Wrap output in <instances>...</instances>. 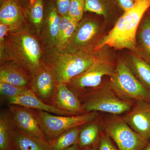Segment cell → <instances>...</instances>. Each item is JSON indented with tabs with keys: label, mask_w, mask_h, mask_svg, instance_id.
Masks as SVG:
<instances>
[{
	"label": "cell",
	"mask_w": 150,
	"mask_h": 150,
	"mask_svg": "<svg viewBox=\"0 0 150 150\" xmlns=\"http://www.w3.org/2000/svg\"><path fill=\"white\" fill-rule=\"evenodd\" d=\"M43 48L41 41L25 28L10 32L4 42L0 43L1 64L12 61L31 75L43 65Z\"/></svg>",
	"instance_id": "1"
},
{
	"label": "cell",
	"mask_w": 150,
	"mask_h": 150,
	"mask_svg": "<svg viewBox=\"0 0 150 150\" xmlns=\"http://www.w3.org/2000/svg\"><path fill=\"white\" fill-rule=\"evenodd\" d=\"M109 47L76 52L43 49V64L50 71L57 83H66L83 72L107 52Z\"/></svg>",
	"instance_id": "2"
},
{
	"label": "cell",
	"mask_w": 150,
	"mask_h": 150,
	"mask_svg": "<svg viewBox=\"0 0 150 150\" xmlns=\"http://www.w3.org/2000/svg\"><path fill=\"white\" fill-rule=\"evenodd\" d=\"M150 7V0H136L131 9L123 13L103 38L97 50L104 46L115 50L128 49L137 54L136 35L142 18Z\"/></svg>",
	"instance_id": "3"
},
{
	"label": "cell",
	"mask_w": 150,
	"mask_h": 150,
	"mask_svg": "<svg viewBox=\"0 0 150 150\" xmlns=\"http://www.w3.org/2000/svg\"><path fill=\"white\" fill-rule=\"evenodd\" d=\"M85 113L93 111L107 112L114 115L127 113L134 102L122 99L112 90L108 82L79 98Z\"/></svg>",
	"instance_id": "4"
},
{
	"label": "cell",
	"mask_w": 150,
	"mask_h": 150,
	"mask_svg": "<svg viewBox=\"0 0 150 150\" xmlns=\"http://www.w3.org/2000/svg\"><path fill=\"white\" fill-rule=\"evenodd\" d=\"M108 84L122 99L131 101H150V90L140 82L131 71L126 60H117Z\"/></svg>",
	"instance_id": "5"
},
{
	"label": "cell",
	"mask_w": 150,
	"mask_h": 150,
	"mask_svg": "<svg viewBox=\"0 0 150 150\" xmlns=\"http://www.w3.org/2000/svg\"><path fill=\"white\" fill-rule=\"evenodd\" d=\"M115 64L108 51L83 72L72 79L67 85L78 97L84 95L102 84L103 78L112 74Z\"/></svg>",
	"instance_id": "6"
},
{
	"label": "cell",
	"mask_w": 150,
	"mask_h": 150,
	"mask_svg": "<svg viewBox=\"0 0 150 150\" xmlns=\"http://www.w3.org/2000/svg\"><path fill=\"white\" fill-rule=\"evenodd\" d=\"M32 110L38 118L46 139L48 141L54 139L69 129L82 126L95 120L98 115V112L96 111L69 116L55 115L42 110Z\"/></svg>",
	"instance_id": "7"
},
{
	"label": "cell",
	"mask_w": 150,
	"mask_h": 150,
	"mask_svg": "<svg viewBox=\"0 0 150 150\" xmlns=\"http://www.w3.org/2000/svg\"><path fill=\"white\" fill-rule=\"evenodd\" d=\"M106 34H104L103 25L98 19L85 17L78 23L64 51L76 52L96 50Z\"/></svg>",
	"instance_id": "8"
},
{
	"label": "cell",
	"mask_w": 150,
	"mask_h": 150,
	"mask_svg": "<svg viewBox=\"0 0 150 150\" xmlns=\"http://www.w3.org/2000/svg\"><path fill=\"white\" fill-rule=\"evenodd\" d=\"M105 133L115 143L118 150H142L150 141L134 131L122 118L108 121Z\"/></svg>",
	"instance_id": "9"
},
{
	"label": "cell",
	"mask_w": 150,
	"mask_h": 150,
	"mask_svg": "<svg viewBox=\"0 0 150 150\" xmlns=\"http://www.w3.org/2000/svg\"><path fill=\"white\" fill-rule=\"evenodd\" d=\"M8 107V112L14 129L46 140L40 122L32 109L13 104H9Z\"/></svg>",
	"instance_id": "10"
},
{
	"label": "cell",
	"mask_w": 150,
	"mask_h": 150,
	"mask_svg": "<svg viewBox=\"0 0 150 150\" xmlns=\"http://www.w3.org/2000/svg\"><path fill=\"white\" fill-rule=\"evenodd\" d=\"M123 119L134 131L150 141V101H136Z\"/></svg>",
	"instance_id": "11"
},
{
	"label": "cell",
	"mask_w": 150,
	"mask_h": 150,
	"mask_svg": "<svg viewBox=\"0 0 150 150\" xmlns=\"http://www.w3.org/2000/svg\"><path fill=\"white\" fill-rule=\"evenodd\" d=\"M57 84L50 71L43 64L39 70L32 76L30 88L39 99L51 104Z\"/></svg>",
	"instance_id": "12"
},
{
	"label": "cell",
	"mask_w": 150,
	"mask_h": 150,
	"mask_svg": "<svg viewBox=\"0 0 150 150\" xmlns=\"http://www.w3.org/2000/svg\"><path fill=\"white\" fill-rule=\"evenodd\" d=\"M51 105L72 115L85 113L80 100L69 88L67 84H57Z\"/></svg>",
	"instance_id": "13"
},
{
	"label": "cell",
	"mask_w": 150,
	"mask_h": 150,
	"mask_svg": "<svg viewBox=\"0 0 150 150\" xmlns=\"http://www.w3.org/2000/svg\"><path fill=\"white\" fill-rule=\"evenodd\" d=\"M0 23L8 26L10 32H16L26 28L24 10L17 0H2Z\"/></svg>",
	"instance_id": "14"
},
{
	"label": "cell",
	"mask_w": 150,
	"mask_h": 150,
	"mask_svg": "<svg viewBox=\"0 0 150 150\" xmlns=\"http://www.w3.org/2000/svg\"><path fill=\"white\" fill-rule=\"evenodd\" d=\"M61 16L57 9L51 6L44 13L40 35L43 49L56 48L59 35Z\"/></svg>",
	"instance_id": "15"
},
{
	"label": "cell",
	"mask_w": 150,
	"mask_h": 150,
	"mask_svg": "<svg viewBox=\"0 0 150 150\" xmlns=\"http://www.w3.org/2000/svg\"><path fill=\"white\" fill-rule=\"evenodd\" d=\"M31 78L30 73L13 61H8L1 64L0 82L30 88Z\"/></svg>",
	"instance_id": "16"
},
{
	"label": "cell",
	"mask_w": 150,
	"mask_h": 150,
	"mask_svg": "<svg viewBox=\"0 0 150 150\" xmlns=\"http://www.w3.org/2000/svg\"><path fill=\"white\" fill-rule=\"evenodd\" d=\"M7 100L9 104L16 105L30 109L42 110L55 115H74L43 102L33 93L30 89L24 94Z\"/></svg>",
	"instance_id": "17"
},
{
	"label": "cell",
	"mask_w": 150,
	"mask_h": 150,
	"mask_svg": "<svg viewBox=\"0 0 150 150\" xmlns=\"http://www.w3.org/2000/svg\"><path fill=\"white\" fill-rule=\"evenodd\" d=\"M85 11L103 17L105 23L117 21L123 13L114 0H85Z\"/></svg>",
	"instance_id": "18"
},
{
	"label": "cell",
	"mask_w": 150,
	"mask_h": 150,
	"mask_svg": "<svg viewBox=\"0 0 150 150\" xmlns=\"http://www.w3.org/2000/svg\"><path fill=\"white\" fill-rule=\"evenodd\" d=\"M137 54L150 64V15L146 13L136 35Z\"/></svg>",
	"instance_id": "19"
},
{
	"label": "cell",
	"mask_w": 150,
	"mask_h": 150,
	"mask_svg": "<svg viewBox=\"0 0 150 150\" xmlns=\"http://www.w3.org/2000/svg\"><path fill=\"white\" fill-rule=\"evenodd\" d=\"M14 150H51L49 142L22 133L14 129L12 136Z\"/></svg>",
	"instance_id": "20"
},
{
	"label": "cell",
	"mask_w": 150,
	"mask_h": 150,
	"mask_svg": "<svg viewBox=\"0 0 150 150\" xmlns=\"http://www.w3.org/2000/svg\"><path fill=\"white\" fill-rule=\"evenodd\" d=\"M98 118L81 126L78 144L82 149L97 147L101 137V126Z\"/></svg>",
	"instance_id": "21"
},
{
	"label": "cell",
	"mask_w": 150,
	"mask_h": 150,
	"mask_svg": "<svg viewBox=\"0 0 150 150\" xmlns=\"http://www.w3.org/2000/svg\"><path fill=\"white\" fill-rule=\"evenodd\" d=\"M131 71L141 83L150 90V64L133 52L126 59Z\"/></svg>",
	"instance_id": "22"
},
{
	"label": "cell",
	"mask_w": 150,
	"mask_h": 150,
	"mask_svg": "<svg viewBox=\"0 0 150 150\" xmlns=\"http://www.w3.org/2000/svg\"><path fill=\"white\" fill-rule=\"evenodd\" d=\"M78 23L68 15L61 17L56 49L59 51H65Z\"/></svg>",
	"instance_id": "23"
},
{
	"label": "cell",
	"mask_w": 150,
	"mask_h": 150,
	"mask_svg": "<svg viewBox=\"0 0 150 150\" xmlns=\"http://www.w3.org/2000/svg\"><path fill=\"white\" fill-rule=\"evenodd\" d=\"M13 125L9 112H1L0 115V150H14L12 144Z\"/></svg>",
	"instance_id": "24"
},
{
	"label": "cell",
	"mask_w": 150,
	"mask_h": 150,
	"mask_svg": "<svg viewBox=\"0 0 150 150\" xmlns=\"http://www.w3.org/2000/svg\"><path fill=\"white\" fill-rule=\"evenodd\" d=\"M81 127V126H78L69 129L54 139L48 141L51 150H64L73 145L77 144Z\"/></svg>",
	"instance_id": "25"
},
{
	"label": "cell",
	"mask_w": 150,
	"mask_h": 150,
	"mask_svg": "<svg viewBox=\"0 0 150 150\" xmlns=\"http://www.w3.org/2000/svg\"><path fill=\"white\" fill-rule=\"evenodd\" d=\"M43 0H37L35 4L30 7V18L35 31L39 35L44 18Z\"/></svg>",
	"instance_id": "26"
},
{
	"label": "cell",
	"mask_w": 150,
	"mask_h": 150,
	"mask_svg": "<svg viewBox=\"0 0 150 150\" xmlns=\"http://www.w3.org/2000/svg\"><path fill=\"white\" fill-rule=\"evenodd\" d=\"M30 88L18 86L5 82H0V93L6 99L26 93Z\"/></svg>",
	"instance_id": "27"
},
{
	"label": "cell",
	"mask_w": 150,
	"mask_h": 150,
	"mask_svg": "<svg viewBox=\"0 0 150 150\" xmlns=\"http://www.w3.org/2000/svg\"><path fill=\"white\" fill-rule=\"evenodd\" d=\"M85 8V0H71L68 15L79 23L83 18Z\"/></svg>",
	"instance_id": "28"
},
{
	"label": "cell",
	"mask_w": 150,
	"mask_h": 150,
	"mask_svg": "<svg viewBox=\"0 0 150 150\" xmlns=\"http://www.w3.org/2000/svg\"><path fill=\"white\" fill-rule=\"evenodd\" d=\"M98 150H118L113 144L110 137L105 134H101L100 140L98 146Z\"/></svg>",
	"instance_id": "29"
},
{
	"label": "cell",
	"mask_w": 150,
	"mask_h": 150,
	"mask_svg": "<svg viewBox=\"0 0 150 150\" xmlns=\"http://www.w3.org/2000/svg\"><path fill=\"white\" fill-rule=\"evenodd\" d=\"M71 0H56L57 11L61 17L68 14Z\"/></svg>",
	"instance_id": "30"
},
{
	"label": "cell",
	"mask_w": 150,
	"mask_h": 150,
	"mask_svg": "<svg viewBox=\"0 0 150 150\" xmlns=\"http://www.w3.org/2000/svg\"><path fill=\"white\" fill-rule=\"evenodd\" d=\"M123 13L126 12L134 7L136 0H114Z\"/></svg>",
	"instance_id": "31"
},
{
	"label": "cell",
	"mask_w": 150,
	"mask_h": 150,
	"mask_svg": "<svg viewBox=\"0 0 150 150\" xmlns=\"http://www.w3.org/2000/svg\"><path fill=\"white\" fill-rule=\"evenodd\" d=\"M10 32V30L6 25L0 23V42H2L8 34Z\"/></svg>",
	"instance_id": "32"
},
{
	"label": "cell",
	"mask_w": 150,
	"mask_h": 150,
	"mask_svg": "<svg viewBox=\"0 0 150 150\" xmlns=\"http://www.w3.org/2000/svg\"><path fill=\"white\" fill-rule=\"evenodd\" d=\"M64 150H82V149L80 147V146L77 144L73 145L67 148Z\"/></svg>",
	"instance_id": "33"
},
{
	"label": "cell",
	"mask_w": 150,
	"mask_h": 150,
	"mask_svg": "<svg viewBox=\"0 0 150 150\" xmlns=\"http://www.w3.org/2000/svg\"><path fill=\"white\" fill-rule=\"evenodd\" d=\"M36 1L37 0H28V4H29L30 7H31L34 5L36 2Z\"/></svg>",
	"instance_id": "34"
},
{
	"label": "cell",
	"mask_w": 150,
	"mask_h": 150,
	"mask_svg": "<svg viewBox=\"0 0 150 150\" xmlns=\"http://www.w3.org/2000/svg\"><path fill=\"white\" fill-rule=\"evenodd\" d=\"M82 150H98L97 147H92L86 148L82 149Z\"/></svg>",
	"instance_id": "35"
},
{
	"label": "cell",
	"mask_w": 150,
	"mask_h": 150,
	"mask_svg": "<svg viewBox=\"0 0 150 150\" xmlns=\"http://www.w3.org/2000/svg\"><path fill=\"white\" fill-rule=\"evenodd\" d=\"M142 150H150V141Z\"/></svg>",
	"instance_id": "36"
},
{
	"label": "cell",
	"mask_w": 150,
	"mask_h": 150,
	"mask_svg": "<svg viewBox=\"0 0 150 150\" xmlns=\"http://www.w3.org/2000/svg\"><path fill=\"white\" fill-rule=\"evenodd\" d=\"M147 12L150 15V7L149 8V9H148V10Z\"/></svg>",
	"instance_id": "37"
}]
</instances>
